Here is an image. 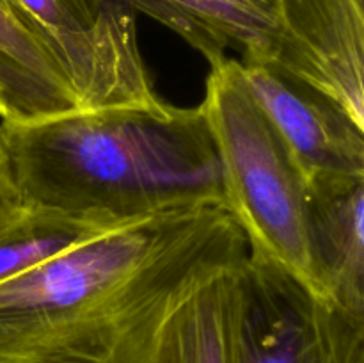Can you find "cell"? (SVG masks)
<instances>
[{
	"label": "cell",
	"instance_id": "cell-2",
	"mask_svg": "<svg viewBox=\"0 0 364 363\" xmlns=\"http://www.w3.org/2000/svg\"><path fill=\"white\" fill-rule=\"evenodd\" d=\"M0 128L23 205L116 219L224 205L220 164L199 105L160 100L75 109Z\"/></svg>",
	"mask_w": 364,
	"mask_h": 363
},
{
	"label": "cell",
	"instance_id": "cell-4",
	"mask_svg": "<svg viewBox=\"0 0 364 363\" xmlns=\"http://www.w3.org/2000/svg\"><path fill=\"white\" fill-rule=\"evenodd\" d=\"M73 88L80 110L160 102L134 13L114 0H9Z\"/></svg>",
	"mask_w": 364,
	"mask_h": 363
},
{
	"label": "cell",
	"instance_id": "cell-5",
	"mask_svg": "<svg viewBox=\"0 0 364 363\" xmlns=\"http://www.w3.org/2000/svg\"><path fill=\"white\" fill-rule=\"evenodd\" d=\"M242 283L240 363H364V315L315 298L251 255Z\"/></svg>",
	"mask_w": 364,
	"mask_h": 363
},
{
	"label": "cell",
	"instance_id": "cell-6",
	"mask_svg": "<svg viewBox=\"0 0 364 363\" xmlns=\"http://www.w3.org/2000/svg\"><path fill=\"white\" fill-rule=\"evenodd\" d=\"M240 64L306 187L329 178H364V127L345 109L274 64L249 59H240Z\"/></svg>",
	"mask_w": 364,
	"mask_h": 363
},
{
	"label": "cell",
	"instance_id": "cell-13",
	"mask_svg": "<svg viewBox=\"0 0 364 363\" xmlns=\"http://www.w3.org/2000/svg\"><path fill=\"white\" fill-rule=\"evenodd\" d=\"M18 203H20V198H18L9 157H7L6 144H4L2 128H0V216L6 214L7 210L14 209Z\"/></svg>",
	"mask_w": 364,
	"mask_h": 363
},
{
	"label": "cell",
	"instance_id": "cell-12",
	"mask_svg": "<svg viewBox=\"0 0 364 363\" xmlns=\"http://www.w3.org/2000/svg\"><path fill=\"white\" fill-rule=\"evenodd\" d=\"M128 221L18 203L0 216V283Z\"/></svg>",
	"mask_w": 364,
	"mask_h": 363
},
{
	"label": "cell",
	"instance_id": "cell-1",
	"mask_svg": "<svg viewBox=\"0 0 364 363\" xmlns=\"http://www.w3.org/2000/svg\"><path fill=\"white\" fill-rule=\"evenodd\" d=\"M247 255L224 205L128 221L0 283V363H149L173 310Z\"/></svg>",
	"mask_w": 364,
	"mask_h": 363
},
{
	"label": "cell",
	"instance_id": "cell-9",
	"mask_svg": "<svg viewBox=\"0 0 364 363\" xmlns=\"http://www.w3.org/2000/svg\"><path fill=\"white\" fill-rule=\"evenodd\" d=\"M309 233L331 302L364 315V178H329L308 187Z\"/></svg>",
	"mask_w": 364,
	"mask_h": 363
},
{
	"label": "cell",
	"instance_id": "cell-7",
	"mask_svg": "<svg viewBox=\"0 0 364 363\" xmlns=\"http://www.w3.org/2000/svg\"><path fill=\"white\" fill-rule=\"evenodd\" d=\"M276 68L333 98L364 127V0H272Z\"/></svg>",
	"mask_w": 364,
	"mask_h": 363
},
{
	"label": "cell",
	"instance_id": "cell-11",
	"mask_svg": "<svg viewBox=\"0 0 364 363\" xmlns=\"http://www.w3.org/2000/svg\"><path fill=\"white\" fill-rule=\"evenodd\" d=\"M75 109L77 95L57 60L0 0V123H31Z\"/></svg>",
	"mask_w": 364,
	"mask_h": 363
},
{
	"label": "cell",
	"instance_id": "cell-14",
	"mask_svg": "<svg viewBox=\"0 0 364 363\" xmlns=\"http://www.w3.org/2000/svg\"><path fill=\"white\" fill-rule=\"evenodd\" d=\"M2 2H4V4H7V6H9V7H11V4H9V0H2Z\"/></svg>",
	"mask_w": 364,
	"mask_h": 363
},
{
	"label": "cell",
	"instance_id": "cell-3",
	"mask_svg": "<svg viewBox=\"0 0 364 363\" xmlns=\"http://www.w3.org/2000/svg\"><path fill=\"white\" fill-rule=\"evenodd\" d=\"M199 109L220 164L224 205L240 226L249 255L329 301L313 255L308 187L252 95L240 60L224 57L210 64Z\"/></svg>",
	"mask_w": 364,
	"mask_h": 363
},
{
	"label": "cell",
	"instance_id": "cell-10",
	"mask_svg": "<svg viewBox=\"0 0 364 363\" xmlns=\"http://www.w3.org/2000/svg\"><path fill=\"white\" fill-rule=\"evenodd\" d=\"M244 265L196 288L160 330L149 363H240Z\"/></svg>",
	"mask_w": 364,
	"mask_h": 363
},
{
	"label": "cell",
	"instance_id": "cell-8",
	"mask_svg": "<svg viewBox=\"0 0 364 363\" xmlns=\"http://www.w3.org/2000/svg\"><path fill=\"white\" fill-rule=\"evenodd\" d=\"M180 36L208 64L240 48L242 59L276 66L279 38L272 0H114Z\"/></svg>",
	"mask_w": 364,
	"mask_h": 363
}]
</instances>
